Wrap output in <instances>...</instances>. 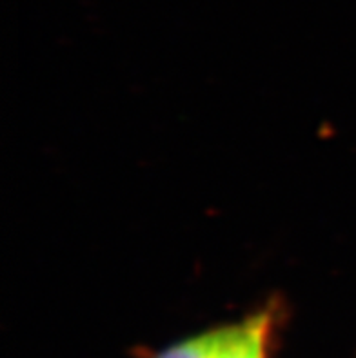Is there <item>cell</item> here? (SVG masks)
I'll return each mask as SVG.
<instances>
[{"label":"cell","instance_id":"1","mask_svg":"<svg viewBox=\"0 0 356 358\" xmlns=\"http://www.w3.org/2000/svg\"><path fill=\"white\" fill-rule=\"evenodd\" d=\"M278 320V309L266 306L236 322L175 342L155 358H271Z\"/></svg>","mask_w":356,"mask_h":358}]
</instances>
